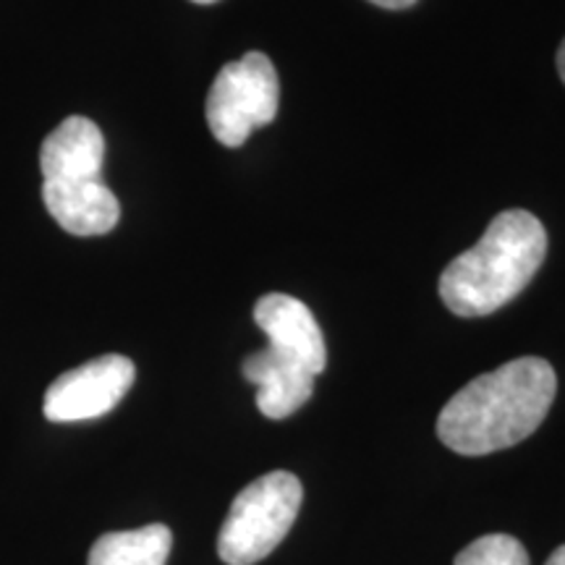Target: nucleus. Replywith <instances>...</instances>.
Listing matches in <instances>:
<instances>
[{"label":"nucleus","mask_w":565,"mask_h":565,"mask_svg":"<svg viewBox=\"0 0 565 565\" xmlns=\"http://www.w3.org/2000/svg\"><path fill=\"white\" fill-rule=\"evenodd\" d=\"M303 487L291 471H270L244 487L231 503L217 555L225 565H254L265 561L291 532L301 511Z\"/></svg>","instance_id":"obj_3"},{"label":"nucleus","mask_w":565,"mask_h":565,"mask_svg":"<svg viewBox=\"0 0 565 565\" xmlns=\"http://www.w3.org/2000/svg\"><path fill=\"white\" fill-rule=\"evenodd\" d=\"M254 322L267 335V349L317 374L328 366L324 335L309 307L288 294H267L254 303Z\"/></svg>","instance_id":"obj_6"},{"label":"nucleus","mask_w":565,"mask_h":565,"mask_svg":"<svg viewBox=\"0 0 565 565\" xmlns=\"http://www.w3.org/2000/svg\"><path fill=\"white\" fill-rule=\"evenodd\" d=\"M545 565H565V545L557 547Z\"/></svg>","instance_id":"obj_13"},{"label":"nucleus","mask_w":565,"mask_h":565,"mask_svg":"<svg viewBox=\"0 0 565 565\" xmlns=\"http://www.w3.org/2000/svg\"><path fill=\"white\" fill-rule=\"evenodd\" d=\"M370 3L380 6V9H387V11H404V9H412L416 0H370Z\"/></svg>","instance_id":"obj_12"},{"label":"nucleus","mask_w":565,"mask_h":565,"mask_svg":"<svg viewBox=\"0 0 565 565\" xmlns=\"http://www.w3.org/2000/svg\"><path fill=\"white\" fill-rule=\"evenodd\" d=\"M555 393L557 377L550 362L515 359L461 387L437 416V437L461 456L513 448L540 429Z\"/></svg>","instance_id":"obj_1"},{"label":"nucleus","mask_w":565,"mask_h":565,"mask_svg":"<svg viewBox=\"0 0 565 565\" xmlns=\"http://www.w3.org/2000/svg\"><path fill=\"white\" fill-rule=\"evenodd\" d=\"M454 565H532L526 547L515 536L487 534L461 550Z\"/></svg>","instance_id":"obj_11"},{"label":"nucleus","mask_w":565,"mask_h":565,"mask_svg":"<svg viewBox=\"0 0 565 565\" xmlns=\"http://www.w3.org/2000/svg\"><path fill=\"white\" fill-rule=\"evenodd\" d=\"M280 105L278 71L265 53L252 51L225 63L207 95V126L223 147H242L259 126L275 121Z\"/></svg>","instance_id":"obj_4"},{"label":"nucleus","mask_w":565,"mask_h":565,"mask_svg":"<svg viewBox=\"0 0 565 565\" xmlns=\"http://www.w3.org/2000/svg\"><path fill=\"white\" fill-rule=\"evenodd\" d=\"M194 3H200V6H210V3H217V0H194Z\"/></svg>","instance_id":"obj_15"},{"label":"nucleus","mask_w":565,"mask_h":565,"mask_svg":"<svg viewBox=\"0 0 565 565\" xmlns=\"http://www.w3.org/2000/svg\"><path fill=\"white\" fill-rule=\"evenodd\" d=\"M173 534L166 524L103 534L89 550L87 565H166Z\"/></svg>","instance_id":"obj_10"},{"label":"nucleus","mask_w":565,"mask_h":565,"mask_svg":"<svg viewBox=\"0 0 565 565\" xmlns=\"http://www.w3.org/2000/svg\"><path fill=\"white\" fill-rule=\"evenodd\" d=\"M557 71H561V79L565 84V40H563L561 51H557Z\"/></svg>","instance_id":"obj_14"},{"label":"nucleus","mask_w":565,"mask_h":565,"mask_svg":"<svg viewBox=\"0 0 565 565\" xmlns=\"http://www.w3.org/2000/svg\"><path fill=\"white\" fill-rule=\"evenodd\" d=\"M244 377L257 387V408L267 419H288L312 398L315 374L270 349L244 359Z\"/></svg>","instance_id":"obj_9"},{"label":"nucleus","mask_w":565,"mask_h":565,"mask_svg":"<svg viewBox=\"0 0 565 565\" xmlns=\"http://www.w3.org/2000/svg\"><path fill=\"white\" fill-rule=\"evenodd\" d=\"M42 202L55 223L74 236H105L118 225L121 204L100 181L42 183Z\"/></svg>","instance_id":"obj_8"},{"label":"nucleus","mask_w":565,"mask_h":565,"mask_svg":"<svg viewBox=\"0 0 565 565\" xmlns=\"http://www.w3.org/2000/svg\"><path fill=\"white\" fill-rule=\"evenodd\" d=\"M547 257V231L529 210H505L440 275V299L458 317H487L513 301Z\"/></svg>","instance_id":"obj_2"},{"label":"nucleus","mask_w":565,"mask_h":565,"mask_svg":"<svg viewBox=\"0 0 565 565\" xmlns=\"http://www.w3.org/2000/svg\"><path fill=\"white\" fill-rule=\"evenodd\" d=\"M137 366L121 353H105L63 372L47 387L42 412L51 422H84L113 412L131 391Z\"/></svg>","instance_id":"obj_5"},{"label":"nucleus","mask_w":565,"mask_h":565,"mask_svg":"<svg viewBox=\"0 0 565 565\" xmlns=\"http://www.w3.org/2000/svg\"><path fill=\"white\" fill-rule=\"evenodd\" d=\"M105 137L100 126L84 116H71L47 134L40 147V168L45 183L100 181Z\"/></svg>","instance_id":"obj_7"}]
</instances>
